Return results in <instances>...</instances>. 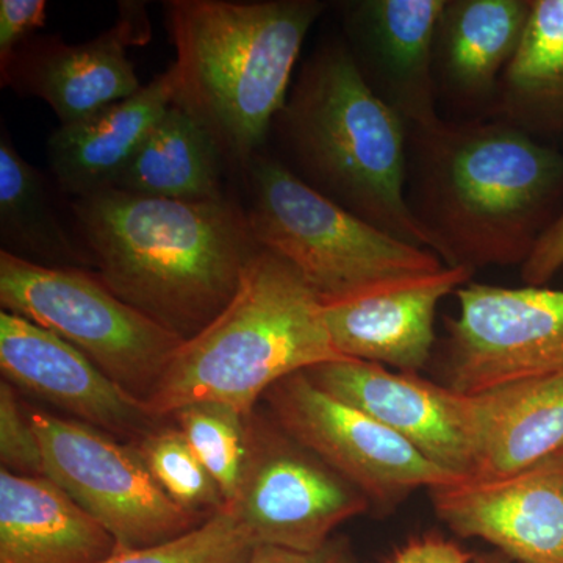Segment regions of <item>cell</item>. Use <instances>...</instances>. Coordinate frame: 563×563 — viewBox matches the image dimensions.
Returning <instances> with one entry per match:
<instances>
[{
  "mask_svg": "<svg viewBox=\"0 0 563 563\" xmlns=\"http://www.w3.org/2000/svg\"><path fill=\"white\" fill-rule=\"evenodd\" d=\"M409 203L444 265H523L551 224L563 155L498 121L410 129Z\"/></svg>",
  "mask_w": 563,
  "mask_h": 563,
  "instance_id": "1",
  "label": "cell"
},
{
  "mask_svg": "<svg viewBox=\"0 0 563 563\" xmlns=\"http://www.w3.org/2000/svg\"><path fill=\"white\" fill-rule=\"evenodd\" d=\"M70 207L107 287L184 340L231 302L258 250L247 214L228 198L173 201L109 188Z\"/></svg>",
  "mask_w": 563,
  "mask_h": 563,
  "instance_id": "2",
  "label": "cell"
},
{
  "mask_svg": "<svg viewBox=\"0 0 563 563\" xmlns=\"http://www.w3.org/2000/svg\"><path fill=\"white\" fill-rule=\"evenodd\" d=\"M174 103L217 140L225 161L247 166L287 103L303 40L325 9L320 0H172Z\"/></svg>",
  "mask_w": 563,
  "mask_h": 563,
  "instance_id": "3",
  "label": "cell"
},
{
  "mask_svg": "<svg viewBox=\"0 0 563 563\" xmlns=\"http://www.w3.org/2000/svg\"><path fill=\"white\" fill-rule=\"evenodd\" d=\"M276 121L296 174L310 187L433 251L407 196L409 124L373 91L346 44H328L303 65Z\"/></svg>",
  "mask_w": 563,
  "mask_h": 563,
  "instance_id": "4",
  "label": "cell"
},
{
  "mask_svg": "<svg viewBox=\"0 0 563 563\" xmlns=\"http://www.w3.org/2000/svg\"><path fill=\"white\" fill-rule=\"evenodd\" d=\"M336 361L343 357L317 292L290 263L258 246L231 302L180 344L143 407L152 420L196 402L225 404L251 417L285 377Z\"/></svg>",
  "mask_w": 563,
  "mask_h": 563,
  "instance_id": "5",
  "label": "cell"
},
{
  "mask_svg": "<svg viewBox=\"0 0 563 563\" xmlns=\"http://www.w3.org/2000/svg\"><path fill=\"white\" fill-rule=\"evenodd\" d=\"M247 173L255 243L290 263L321 301L446 266L325 198L284 163L257 155Z\"/></svg>",
  "mask_w": 563,
  "mask_h": 563,
  "instance_id": "6",
  "label": "cell"
},
{
  "mask_svg": "<svg viewBox=\"0 0 563 563\" xmlns=\"http://www.w3.org/2000/svg\"><path fill=\"white\" fill-rule=\"evenodd\" d=\"M2 310L84 352L111 380L146 399L185 342L107 287L98 273L51 268L0 251Z\"/></svg>",
  "mask_w": 563,
  "mask_h": 563,
  "instance_id": "7",
  "label": "cell"
},
{
  "mask_svg": "<svg viewBox=\"0 0 563 563\" xmlns=\"http://www.w3.org/2000/svg\"><path fill=\"white\" fill-rule=\"evenodd\" d=\"M29 415L43 451L44 476L111 533L117 551L169 542L211 517L174 503L155 483L139 448L122 446L84 422Z\"/></svg>",
  "mask_w": 563,
  "mask_h": 563,
  "instance_id": "8",
  "label": "cell"
},
{
  "mask_svg": "<svg viewBox=\"0 0 563 563\" xmlns=\"http://www.w3.org/2000/svg\"><path fill=\"white\" fill-rule=\"evenodd\" d=\"M442 346L443 385L462 395L563 373V290L468 282Z\"/></svg>",
  "mask_w": 563,
  "mask_h": 563,
  "instance_id": "9",
  "label": "cell"
},
{
  "mask_svg": "<svg viewBox=\"0 0 563 563\" xmlns=\"http://www.w3.org/2000/svg\"><path fill=\"white\" fill-rule=\"evenodd\" d=\"M282 431L379 506L420 488L465 477L444 472L401 435L329 395L307 376L291 374L266 393Z\"/></svg>",
  "mask_w": 563,
  "mask_h": 563,
  "instance_id": "10",
  "label": "cell"
},
{
  "mask_svg": "<svg viewBox=\"0 0 563 563\" xmlns=\"http://www.w3.org/2000/svg\"><path fill=\"white\" fill-rule=\"evenodd\" d=\"M232 507L255 547L320 550L369 509L357 487L284 431L251 422L250 459Z\"/></svg>",
  "mask_w": 563,
  "mask_h": 563,
  "instance_id": "11",
  "label": "cell"
},
{
  "mask_svg": "<svg viewBox=\"0 0 563 563\" xmlns=\"http://www.w3.org/2000/svg\"><path fill=\"white\" fill-rule=\"evenodd\" d=\"M318 387L401 435L459 477L476 473L466 396L418 374L362 361L322 363L306 372Z\"/></svg>",
  "mask_w": 563,
  "mask_h": 563,
  "instance_id": "12",
  "label": "cell"
},
{
  "mask_svg": "<svg viewBox=\"0 0 563 563\" xmlns=\"http://www.w3.org/2000/svg\"><path fill=\"white\" fill-rule=\"evenodd\" d=\"M457 536L490 543L515 563H563V454L509 476L465 477L429 490Z\"/></svg>",
  "mask_w": 563,
  "mask_h": 563,
  "instance_id": "13",
  "label": "cell"
},
{
  "mask_svg": "<svg viewBox=\"0 0 563 563\" xmlns=\"http://www.w3.org/2000/svg\"><path fill=\"white\" fill-rule=\"evenodd\" d=\"M150 38L144 3L122 2L113 27L88 43L68 44L49 36L22 44L0 70L2 85L43 99L60 124H70L141 91L128 49L144 46Z\"/></svg>",
  "mask_w": 563,
  "mask_h": 563,
  "instance_id": "14",
  "label": "cell"
},
{
  "mask_svg": "<svg viewBox=\"0 0 563 563\" xmlns=\"http://www.w3.org/2000/svg\"><path fill=\"white\" fill-rule=\"evenodd\" d=\"M473 273L446 265L321 301L329 339L347 361L418 374L432 361L440 303L472 282Z\"/></svg>",
  "mask_w": 563,
  "mask_h": 563,
  "instance_id": "15",
  "label": "cell"
},
{
  "mask_svg": "<svg viewBox=\"0 0 563 563\" xmlns=\"http://www.w3.org/2000/svg\"><path fill=\"white\" fill-rule=\"evenodd\" d=\"M446 0L340 3L355 65L410 129L442 121L437 111L435 36Z\"/></svg>",
  "mask_w": 563,
  "mask_h": 563,
  "instance_id": "16",
  "label": "cell"
},
{
  "mask_svg": "<svg viewBox=\"0 0 563 563\" xmlns=\"http://www.w3.org/2000/svg\"><path fill=\"white\" fill-rule=\"evenodd\" d=\"M0 369L101 431L132 433L152 420L143 401L111 380L73 344L20 314L0 312Z\"/></svg>",
  "mask_w": 563,
  "mask_h": 563,
  "instance_id": "17",
  "label": "cell"
},
{
  "mask_svg": "<svg viewBox=\"0 0 563 563\" xmlns=\"http://www.w3.org/2000/svg\"><path fill=\"white\" fill-rule=\"evenodd\" d=\"M174 65L124 101L60 124L47 141L52 173L76 198L109 190L177 98Z\"/></svg>",
  "mask_w": 563,
  "mask_h": 563,
  "instance_id": "18",
  "label": "cell"
},
{
  "mask_svg": "<svg viewBox=\"0 0 563 563\" xmlns=\"http://www.w3.org/2000/svg\"><path fill=\"white\" fill-rule=\"evenodd\" d=\"M476 473L493 479L563 454V373L465 395Z\"/></svg>",
  "mask_w": 563,
  "mask_h": 563,
  "instance_id": "19",
  "label": "cell"
},
{
  "mask_svg": "<svg viewBox=\"0 0 563 563\" xmlns=\"http://www.w3.org/2000/svg\"><path fill=\"white\" fill-rule=\"evenodd\" d=\"M111 533L46 476L0 473V563H99Z\"/></svg>",
  "mask_w": 563,
  "mask_h": 563,
  "instance_id": "20",
  "label": "cell"
},
{
  "mask_svg": "<svg viewBox=\"0 0 563 563\" xmlns=\"http://www.w3.org/2000/svg\"><path fill=\"white\" fill-rule=\"evenodd\" d=\"M531 14V0H446L435 36V73L457 101L495 103Z\"/></svg>",
  "mask_w": 563,
  "mask_h": 563,
  "instance_id": "21",
  "label": "cell"
},
{
  "mask_svg": "<svg viewBox=\"0 0 563 563\" xmlns=\"http://www.w3.org/2000/svg\"><path fill=\"white\" fill-rule=\"evenodd\" d=\"M222 161L206 125L173 103L111 188L173 201H214L225 198Z\"/></svg>",
  "mask_w": 563,
  "mask_h": 563,
  "instance_id": "22",
  "label": "cell"
},
{
  "mask_svg": "<svg viewBox=\"0 0 563 563\" xmlns=\"http://www.w3.org/2000/svg\"><path fill=\"white\" fill-rule=\"evenodd\" d=\"M499 120L525 132H563V0H531L520 47L496 92Z\"/></svg>",
  "mask_w": 563,
  "mask_h": 563,
  "instance_id": "23",
  "label": "cell"
},
{
  "mask_svg": "<svg viewBox=\"0 0 563 563\" xmlns=\"http://www.w3.org/2000/svg\"><path fill=\"white\" fill-rule=\"evenodd\" d=\"M0 243L14 257L51 268H96L91 252L63 225L46 180L0 135Z\"/></svg>",
  "mask_w": 563,
  "mask_h": 563,
  "instance_id": "24",
  "label": "cell"
},
{
  "mask_svg": "<svg viewBox=\"0 0 563 563\" xmlns=\"http://www.w3.org/2000/svg\"><path fill=\"white\" fill-rule=\"evenodd\" d=\"M174 417L192 453L220 487L225 504H231L250 459V417L221 402L191 404Z\"/></svg>",
  "mask_w": 563,
  "mask_h": 563,
  "instance_id": "25",
  "label": "cell"
},
{
  "mask_svg": "<svg viewBox=\"0 0 563 563\" xmlns=\"http://www.w3.org/2000/svg\"><path fill=\"white\" fill-rule=\"evenodd\" d=\"M139 451L155 483L184 509L213 515L225 506L220 487L179 429L151 432Z\"/></svg>",
  "mask_w": 563,
  "mask_h": 563,
  "instance_id": "26",
  "label": "cell"
},
{
  "mask_svg": "<svg viewBox=\"0 0 563 563\" xmlns=\"http://www.w3.org/2000/svg\"><path fill=\"white\" fill-rule=\"evenodd\" d=\"M254 548L232 507L225 504L177 539L141 550L114 551L99 563H246Z\"/></svg>",
  "mask_w": 563,
  "mask_h": 563,
  "instance_id": "27",
  "label": "cell"
},
{
  "mask_svg": "<svg viewBox=\"0 0 563 563\" xmlns=\"http://www.w3.org/2000/svg\"><path fill=\"white\" fill-rule=\"evenodd\" d=\"M0 459L2 468L22 476H44V459L31 415L22 410L13 385L0 384Z\"/></svg>",
  "mask_w": 563,
  "mask_h": 563,
  "instance_id": "28",
  "label": "cell"
},
{
  "mask_svg": "<svg viewBox=\"0 0 563 563\" xmlns=\"http://www.w3.org/2000/svg\"><path fill=\"white\" fill-rule=\"evenodd\" d=\"M46 11V0H0V70L36 29L44 27Z\"/></svg>",
  "mask_w": 563,
  "mask_h": 563,
  "instance_id": "29",
  "label": "cell"
},
{
  "mask_svg": "<svg viewBox=\"0 0 563 563\" xmlns=\"http://www.w3.org/2000/svg\"><path fill=\"white\" fill-rule=\"evenodd\" d=\"M563 269V211L542 233L528 261L521 265V279L526 285L547 287L555 274Z\"/></svg>",
  "mask_w": 563,
  "mask_h": 563,
  "instance_id": "30",
  "label": "cell"
},
{
  "mask_svg": "<svg viewBox=\"0 0 563 563\" xmlns=\"http://www.w3.org/2000/svg\"><path fill=\"white\" fill-rule=\"evenodd\" d=\"M473 559L453 540L428 533L404 543L385 563H473Z\"/></svg>",
  "mask_w": 563,
  "mask_h": 563,
  "instance_id": "31",
  "label": "cell"
},
{
  "mask_svg": "<svg viewBox=\"0 0 563 563\" xmlns=\"http://www.w3.org/2000/svg\"><path fill=\"white\" fill-rule=\"evenodd\" d=\"M246 563H352V554L344 539H332L320 550L310 553L258 544Z\"/></svg>",
  "mask_w": 563,
  "mask_h": 563,
  "instance_id": "32",
  "label": "cell"
},
{
  "mask_svg": "<svg viewBox=\"0 0 563 563\" xmlns=\"http://www.w3.org/2000/svg\"><path fill=\"white\" fill-rule=\"evenodd\" d=\"M473 563H515L510 561L506 555L498 553V551H493V553H485L476 555L473 559Z\"/></svg>",
  "mask_w": 563,
  "mask_h": 563,
  "instance_id": "33",
  "label": "cell"
}]
</instances>
